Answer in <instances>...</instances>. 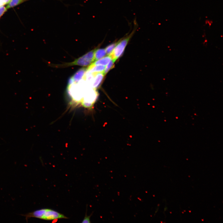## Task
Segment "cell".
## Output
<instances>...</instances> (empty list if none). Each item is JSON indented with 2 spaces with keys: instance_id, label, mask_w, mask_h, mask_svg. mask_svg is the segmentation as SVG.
<instances>
[{
  "instance_id": "cell-1",
  "label": "cell",
  "mask_w": 223,
  "mask_h": 223,
  "mask_svg": "<svg viewBox=\"0 0 223 223\" xmlns=\"http://www.w3.org/2000/svg\"><path fill=\"white\" fill-rule=\"evenodd\" d=\"M27 221L28 219L34 217L46 220H53L60 219H68L63 214L54 210L43 208L31 212L23 215Z\"/></svg>"
},
{
  "instance_id": "cell-2",
  "label": "cell",
  "mask_w": 223,
  "mask_h": 223,
  "mask_svg": "<svg viewBox=\"0 0 223 223\" xmlns=\"http://www.w3.org/2000/svg\"><path fill=\"white\" fill-rule=\"evenodd\" d=\"M134 27L130 33L117 42L112 52L109 55L111 57L112 60L114 62L122 55L129 41L135 33L138 27V24L136 22H134Z\"/></svg>"
},
{
  "instance_id": "cell-3",
  "label": "cell",
  "mask_w": 223,
  "mask_h": 223,
  "mask_svg": "<svg viewBox=\"0 0 223 223\" xmlns=\"http://www.w3.org/2000/svg\"><path fill=\"white\" fill-rule=\"evenodd\" d=\"M94 51L95 50H92L74 61L60 65V67H68L73 65L84 67L89 65L94 61Z\"/></svg>"
},
{
  "instance_id": "cell-4",
  "label": "cell",
  "mask_w": 223,
  "mask_h": 223,
  "mask_svg": "<svg viewBox=\"0 0 223 223\" xmlns=\"http://www.w3.org/2000/svg\"><path fill=\"white\" fill-rule=\"evenodd\" d=\"M98 94L96 89L90 87L85 91L82 102L86 106H90L96 100Z\"/></svg>"
},
{
  "instance_id": "cell-5",
  "label": "cell",
  "mask_w": 223,
  "mask_h": 223,
  "mask_svg": "<svg viewBox=\"0 0 223 223\" xmlns=\"http://www.w3.org/2000/svg\"><path fill=\"white\" fill-rule=\"evenodd\" d=\"M105 75L103 72L96 73L92 85V88L96 89L101 85Z\"/></svg>"
},
{
  "instance_id": "cell-6",
  "label": "cell",
  "mask_w": 223,
  "mask_h": 223,
  "mask_svg": "<svg viewBox=\"0 0 223 223\" xmlns=\"http://www.w3.org/2000/svg\"><path fill=\"white\" fill-rule=\"evenodd\" d=\"M104 66L94 65L91 63L86 69V71L91 73L103 72L105 68Z\"/></svg>"
},
{
  "instance_id": "cell-7",
  "label": "cell",
  "mask_w": 223,
  "mask_h": 223,
  "mask_svg": "<svg viewBox=\"0 0 223 223\" xmlns=\"http://www.w3.org/2000/svg\"><path fill=\"white\" fill-rule=\"evenodd\" d=\"M87 68H83L77 71L72 76L75 83H77L81 80L85 75Z\"/></svg>"
},
{
  "instance_id": "cell-8",
  "label": "cell",
  "mask_w": 223,
  "mask_h": 223,
  "mask_svg": "<svg viewBox=\"0 0 223 223\" xmlns=\"http://www.w3.org/2000/svg\"><path fill=\"white\" fill-rule=\"evenodd\" d=\"M112 59L111 57L108 55L95 61L92 63L95 65H100L105 66L107 65Z\"/></svg>"
},
{
  "instance_id": "cell-9",
  "label": "cell",
  "mask_w": 223,
  "mask_h": 223,
  "mask_svg": "<svg viewBox=\"0 0 223 223\" xmlns=\"http://www.w3.org/2000/svg\"><path fill=\"white\" fill-rule=\"evenodd\" d=\"M107 54L105 49H99L94 51V61L104 57Z\"/></svg>"
},
{
  "instance_id": "cell-10",
  "label": "cell",
  "mask_w": 223,
  "mask_h": 223,
  "mask_svg": "<svg viewBox=\"0 0 223 223\" xmlns=\"http://www.w3.org/2000/svg\"><path fill=\"white\" fill-rule=\"evenodd\" d=\"M24 0H10L6 7L7 9L10 8L18 5L22 2Z\"/></svg>"
},
{
  "instance_id": "cell-11",
  "label": "cell",
  "mask_w": 223,
  "mask_h": 223,
  "mask_svg": "<svg viewBox=\"0 0 223 223\" xmlns=\"http://www.w3.org/2000/svg\"><path fill=\"white\" fill-rule=\"evenodd\" d=\"M117 43V42L112 43L108 45L105 49L107 54L108 55H110L112 53Z\"/></svg>"
},
{
  "instance_id": "cell-12",
  "label": "cell",
  "mask_w": 223,
  "mask_h": 223,
  "mask_svg": "<svg viewBox=\"0 0 223 223\" xmlns=\"http://www.w3.org/2000/svg\"><path fill=\"white\" fill-rule=\"evenodd\" d=\"M114 62H115L112 59L109 63L107 65L103 72L104 75H105L110 70L112 69L114 67Z\"/></svg>"
},
{
  "instance_id": "cell-13",
  "label": "cell",
  "mask_w": 223,
  "mask_h": 223,
  "mask_svg": "<svg viewBox=\"0 0 223 223\" xmlns=\"http://www.w3.org/2000/svg\"><path fill=\"white\" fill-rule=\"evenodd\" d=\"M87 210L86 211L85 215V217H84L83 220L81 222L82 223H90L91 222L90 221V218L91 217V216L92 215V214H91L90 216H87V213H86Z\"/></svg>"
},
{
  "instance_id": "cell-14",
  "label": "cell",
  "mask_w": 223,
  "mask_h": 223,
  "mask_svg": "<svg viewBox=\"0 0 223 223\" xmlns=\"http://www.w3.org/2000/svg\"><path fill=\"white\" fill-rule=\"evenodd\" d=\"M7 8L4 6L0 7V17L7 11Z\"/></svg>"
},
{
  "instance_id": "cell-15",
  "label": "cell",
  "mask_w": 223,
  "mask_h": 223,
  "mask_svg": "<svg viewBox=\"0 0 223 223\" xmlns=\"http://www.w3.org/2000/svg\"><path fill=\"white\" fill-rule=\"evenodd\" d=\"M10 0H0V7L8 3Z\"/></svg>"
},
{
  "instance_id": "cell-16",
  "label": "cell",
  "mask_w": 223,
  "mask_h": 223,
  "mask_svg": "<svg viewBox=\"0 0 223 223\" xmlns=\"http://www.w3.org/2000/svg\"><path fill=\"white\" fill-rule=\"evenodd\" d=\"M74 83V81L72 77L68 80V85H71Z\"/></svg>"
},
{
  "instance_id": "cell-17",
  "label": "cell",
  "mask_w": 223,
  "mask_h": 223,
  "mask_svg": "<svg viewBox=\"0 0 223 223\" xmlns=\"http://www.w3.org/2000/svg\"><path fill=\"white\" fill-rule=\"evenodd\" d=\"M167 207H165L164 208V211H166V210H167Z\"/></svg>"
}]
</instances>
